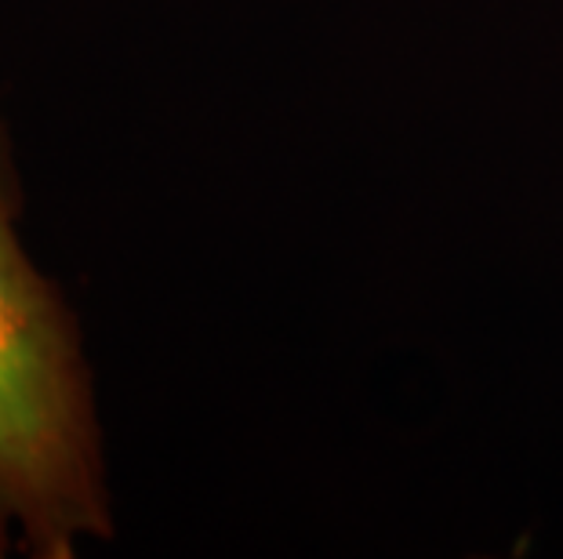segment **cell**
Returning a JSON list of instances; mask_svg holds the SVG:
<instances>
[{"mask_svg":"<svg viewBox=\"0 0 563 559\" xmlns=\"http://www.w3.org/2000/svg\"><path fill=\"white\" fill-rule=\"evenodd\" d=\"M113 538L91 371L63 294L22 251L0 197V541L74 559Z\"/></svg>","mask_w":563,"mask_h":559,"instance_id":"cell-1","label":"cell"},{"mask_svg":"<svg viewBox=\"0 0 563 559\" xmlns=\"http://www.w3.org/2000/svg\"><path fill=\"white\" fill-rule=\"evenodd\" d=\"M0 197H4V186H0Z\"/></svg>","mask_w":563,"mask_h":559,"instance_id":"cell-2","label":"cell"}]
</instances>
